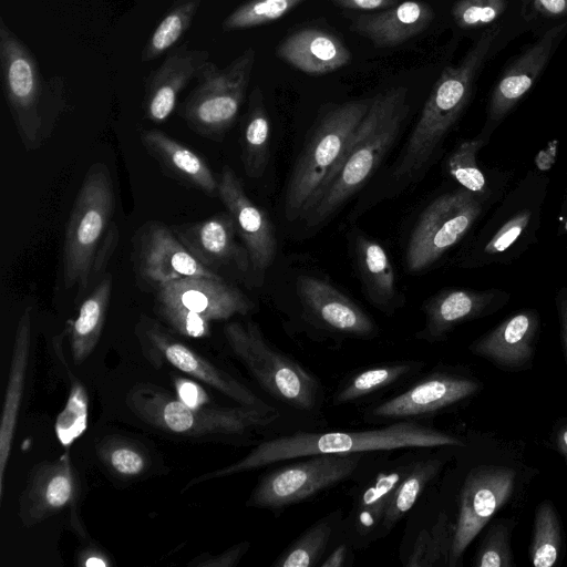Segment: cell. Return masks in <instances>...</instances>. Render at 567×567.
I'll use <instances>...</instances> for the list:
<instances>
[{
  "instance_id": "5",
  "label": "cell",
  "mask_w": 567,
  "mask_h": 567,
  "mask_svg": "<svg viewBox=\"0 0 567 567\" xmlns=\"http://www.w3.org/2000/svg\"><path fill=\"white\" fill-rule=\"evenodd\" d=\"M224 336L234 357L268 396L298 413L321 412L324 403L321 380L268 341L256 322H229L224 327Z\"/></svg>"
},
{
  "instance_id": "12",
  "label": "cell",
  "mask_w": 567,
  "mask_h": 567,
  "mask_svg": "<svg viewBox=\"0 0 567 567\" xmlns=\"http://www.w3.org/2000/svg\"><path fill=\"white\" fill-rule=\"evenodd\" d=\"M114 203L113 179L107 165L93 163L79 188L65 228L62 272L66 289L79 287L85 280L112 224Z\"/></svg>"
},
{
  "instance_id": "47",
  "label": "cell",
  "mask_w": 567,
  "mask_h": 567,
  "mask_svg": "<svg viewBox=\"0 0 567 567\" xmlns=\"http://www.w3.org/2000/svg\"><path fill=\"white\" fill-rule=\"evenodd\" d=\"M176 396L189 406H202L209 402L207 393L194 381L177 378L174 381Z\"/></svg>"
},
{
  "instance_id": "4",
  "label": "cell",
  "mask_w": 567,
  "mask_h": 567,
  "mask_svg": "<svg viewBox=\"0 0 567 567\" xmlns=\"http://www.w3.org/2000/svg\"><path fill=\"white\" fill-rule=\"evenodd\" d=\"M0 66L6 101L27 151L51 136L66 105L61 76L44 79L29 47L0 19Z\"/></svg>"
},
{
  "instance_id": "54",
  "label": "cell",
  "mask_w": 567,
  "mask_h": 567,
  "mask_svg": "<svg viewBox=\"0 0 567 567\" xmlns=\"http://www.w3.org/2000/svg\"><path fill=\"white\" fill-rule=\"evenodd\" d=\"M558 221H559L560 230L563 233L567 234V188L565 190V195H564L563 203L560 206Z\"/></svg>"
},
{
  "instance_id": "21",
  "label": "cell",
  "mask_w": 567,
  "mask_h": 567,
  "mask_svg": "<svg viewBox=\"0 0 567 567\" xmlns=\"http://www.w3.org/2000/svg\"><path fill=\"white\" fill-rule=\"evenodd\" d=\"M218 181V197L234 218L237 235L247 251L251 281L260 286L277 252L274 226L267 214L247 196L231 167L225 166Z\"/></svg>"
},
{
  "instance_id": "44",
  "label": "cell",
  "mask_w": 567,
  "mask_h": 567,
  "mask_svg": "<svg viewBox=\"0 0 567 567\" xmlns=\"http://www.w3.org/2000/svg\"><path fill=\"white\" fill-rule=\"evenodd\" d=\"M507 7V0H458L452 17L461 29H474L495 21Z\"/></svg>"
},
{
  "instance_id": "33",
  "label": "cell",
  "mask_w": 567,
  "mask_h": 567,
  "mask_svg": "<svg viewBox=\"0 0 567 567\" xmlns=\"http://www.w3.org/2000/svg\"><path fill=\"white\" fill-rule=\"evenodd\" d=\"M424 367L421 360H395L352 371L339 381L331 403L333 406L359 403L414 379Z\"/></svg>"
},
{
  "instance_id": "24",
  "label": "cell",
  "mask_w": 567,
  "mask_h": 567,
  "mask_svg": "<svg viewBox=\"0 0 567 567\" xmlns=\"http://www.w3.org/2000/svg\"><path fill=\"white\" fill-rule=\"evenodd\" d=\"M565 27L566 23H561L547 30L505 70L492 92L487 120L480 137L488 142L503 118L530 90L547 64Z\"/></svg>"
},
{
  "instance_id": "43",
  "label": "cell",
  "mask_w": 567,
  "mask_h": 567,
  "mask_svg": "<svg viewBox=\"0 0 567 567\" xmlns=\"http://www.w3.org/2000/svg\"><path fill=\"white\" fill-rule=\"evenodd\" d=\"M99 457L114 474L131 478L145 472L148 460L135 444L117 437L104 440L99 446Z\"/></svg>"
},
{
  "instance_id": "31",
  "label": "cell",
  "mask_w": 567,
  "mask_h": 567,
  "mask_svg": "<svg viewBox=\"0 0 567 567\" xmlns=\"http://www.w3.org/2000/svg\"><path fill=\"white\" fill-rule=\"evenodd\" d=\"M141 142L169 177L210 197H218L219 181L207 162L187 145L158 130L143 131Z\"/></svg>"
},
{
  "instance_id": "25",
  "label": "cell",
  "mask_w": 567,
  "mask_h": 567,
  "mask_svg": "<svg viewBox=\"0 0 567 567\" xmlns=\"http://www.w3.org/2000/svg\"><path fill=\"white\" fill-rule=\"evenodd\" d=\"M79 495V482L68 456L39 463L20 498L19 516L24 526L41 523L71 507Z\"/></svg>"
},
{
  "instance_id": "16",
  "label": "cell",
  "mask_w": 567,
  "mask_h": 567,
  "mask_svg": "<svg viewBox=\"0 0 567 567\" xmlns=\"http://www.w3.org/2000/svg\"><path fill=\"white\" fill-rule=\"evenodd\" d=\"M483 389L473 375L451 368H435L403 391L380 400L362 412L370 424L424 421L468 401Z\"/></svg>"
},
{
  "instance_id": "1",
  "label": "cell",
  "mask_w": 567,
  "mask_h": 567,
  "mask_svg": "<svg viewBox=\"0 0 567 567\" xmlns=\"http://www.w3.org/2000/svg\"><path fill=\"white\" fill-rule=\"evenodd\" d=\"M454 433L424 421H399L361 431H297L265 440L236 462L194 478L187 487L208 480L258 470L279 462L318 454L380 453L405 449L465 446Z\"/></svg>"
},
{
  "instance_id": "30",
  "label": "cell",
  "mask_w": 567,
  "mask_h": 567,
  "mask_svg": "<svg viewBox=\"0 0 567 567\" xmlns=\"http://www.w3.org/2000/svg\"><path fill=\"white\" fill-rule=\"evenodd\" d=\"M32 311L30 307L22 311L13 339L9 377L0 423V502L3 498L4 478L11 453L13 436L18 423L20 404L25 385L27 370L31 349Z\"/></svg>"
},
{
  "instance_id": "52",
  "label": "cell",
  "mask_w": 567,
  "mask_h": 567,
  "mask_svg": "<svg viewBox=\"0 0 567 567\" xmlns=\"http://www.w3.org/2000/svg\"><path fill=\"white\" fill-rule=\"evenodd\" d=\"M535 8L545 16L567 14V0H534Z\"/></svg>"
},
{
  "instance_id": "22",
  "label": "cell",
  "mask_w": 567,
  "mask_h": 567,
  "mask_svg": "<svg viewBox=\"0 0 567 567\" xmlns=\"http://www.w3.org/2000/svg\"><path fill=\"white\" fill-rule=\"evenodd\" d=\"M511 299L509 292L489 288H445L422 303L424 324L415 339L429 343L445 340L458 326L499 311Z\"/></svg>"
},
{
  "instance_id": "19",
  "label": "cell",
  "mask_w": 567,
  "mask_h": 567,
  "mask_svg": "<svg viewBox=\"0 0 567 567\" xmlns=\"http://www.w3.org/2000/svg\"><path fill=\"white\" fill-rule=\"evenodd\" d=\"M134 269L143 286L156 290L184 277H220L200 264L175 233L158 221L144 224L134 237Z\"/></svg>"
},
{
  "instance_id": "42",
  "label": "cell",
  "mask_w": 567,
  "mask_h": 567,
  "mask_svg": "<svg viewBox=\"0 0 567 567\" xmlns=\"http://www.w3.org/2000/svg\"><path fill=\"white\" fill-rule=\"evenodd\" d=\"M515 524L512 518H497L488 526L473 557L474 567L515 566L511 546Z\"/></svg>"
},
{
  "instance_id": "28",
  "label": "cell",
  "mask_w": 567,
  "mask_h": 567,
  "mask_svg": "<svg viewBox=\"0 0 567 567\" xmlns=\"http://www.w3.org/2000/svg\"><path fill=\"white\" fill-rule=\"evenodd\" d=\"M276 55L309 75L336 72L352 60L346 43L333 32L319 27H305L288 34L277 45Z\"/></svg>"
},
{
  "instance_id": "7",
  "label": "cell",
  "mask_w": 567,
  "mask_h": 567,
  "mask_svg": "<svg viewBox=\"0 0 567 567\" xmlns=\"http://www.w3.org/2000/svg\"><path fill=\"white\" fill-rule=\"evenodd\" d=\"M549 178L528 171L503 198L457 260L461 268L505 265L517 259L536 240Z\"/></svg>"
},
{
  "instance_id": "37",
  "label": "cell",
  "mask_w": 567,
  "mask_h": 567,
  "mask_svg": "<svg viewBox=\"0 0 567 567\" xmlns=\"http://www.w3.org/2000/svg\"><path fill=\"white\" fill-rule=\"evenodd\" d=\"M271 125L262 91L255 86L248 96L241 134V162L250 178L264 175L270 154Z\"/></svg>"
},
{
  "instance_id": "36",
  "label": "cell",
  "mask_w": 567,
  "mask_h": 567,
  "mask_svg": "<svg viewBox=\"0 0 567 567\" xmlns=\"http://www.w3.org/2000/svg\"><path fill=\"white\" fill-rule=\"evenodd\" d=\"M113 278L106 272L83 298L76 318L71 322L70 348L76 364H81L99 343L111 299Z\"/></svg>"
},
{
  "instance_id": "34",
  "label": "cell",
  "mask_w": 567,
  "mask_h": 567,
  "mask_svg": "<svg viewBox=\"0 0 567 567\" xmlns=\"http://www.w3.org/2000/svg\"><path fill=\"white\" fill-rule=\"evenodd\" d=\"M354 259L369 301L380 311L392 315L401 307L393 266L386 250L375 240L358 234Z\"/></svg>"
},
{
  "instance_id": "26",
  "label": "cell",
  "mask_w": 567,
  "mask_h": 567,
  "mask_svg": "<svg viewBox=\"0 0 567 567\" xmlns=\"http://www.w3.org/2000/svg\"><path fill=\"white\" fill-rule=\"evenodd\" d=\"M188 43L186 41L171 51L145 79L144 110L146 117L154 123H162L171 116L179 93L208 61V51L192 50Z\"/></svg>"
},
{
  "instance_id": "15",
  "label": "cell",
  "mask_w": 567,
  "mask_h": 567,
  "mask_svg": "<svg viewBox=\"0 0 567 567\" xmlns=\"http://www.w3.org/2000/svg\"><path fill=\"white\" fill-rule=\"evenodd\" d=\"M493 199L461 186L436 197L422 212L409 237L408 270L419 274L439 261L471 231Z\"/></svg>"
},
{
  "instance_id": "18",
  "label": "cell",
  "mask_w": 567,
  "mask_h": 567,
  "mask_svg": "<svg viewBox=\"0 0 567 567\" xmlns=\"http://www.w3.org/2000/svg\"><path fill=\"white\" fill-rule=\"evenodd\" d=\"M436 483L406 516L398 550L399 560L404 567H449L454 519Z\"/></svg>"
},
{
  "instance_id": "6",
  "label": "cell",
  "mask_w": 567,
  "mask_h": 567,
  "mask_svg": "<svg viewBox=\"0 0 567 567\" xmlns=\"http://www.w3.org/2000/svg\"><path fill=\"white\" fill-rule=\"evenodd\" d=\"M130 410L161 431L188 437H241L265 430L280 417L277 409L189 406L152 384H138L126 396Z\"/></svg>"
},
{
  "instance_id": "53",
  "label": "cell",
  "mask_w": 567,
  "mask_h": 567,
  "mask_svg": "<svg viewBox=\"0 0 567 567\" xmlns=\"http://www.w3.org/2000/svg\"><path fill=\"white\" fill-rule=\"evenodd\" d=\"M79 564L82 566H85V567H93V566H109L110 561L100 551H94L92 549H89V550H85L81 555Z\"/></svg>"
},
{
  "instance_id": "8",
  "label": "cell",
  "mask_w": 567,
  "mask_h": 567,
  "mask_svg": "<svg viewBox=\"0 0 567 567\" xmlns=\"http://www.w3.org/2000/svg\"><path fill=\"white\" fill-rule=\"evenodd\" d=\"M372 97L333 104L317 120L287 182L285 217L303 219L367 114Z\"/></svg>"
},
{
  "instance_id": "40",
  "label": "cell",
  "mask_w": 567,
  "mask_h": 567,
  "mask_svg": "<svg viewBox=\"0 0 567 567\" xmlns=\"http://www.w3.org/2000/svg\"><path fill=\"white\" fill-rule=\"evenodd\" d=\"M486 144L487 142L480 136L461 142L449 155L446 168L449 175L461 187L481 196L492 197L494 190L477 162V154Z\"/></svg>"
},
{
  "instance_id": "32",
  "label": "cell",
  "mask_w": 567,
  "mask_h": 567,
  "mask_svg": "<svg viewBox=\"0 0 567 567\" xmlns=\"http://www.w3.org/2000/svg\"><path fill=\"white\" fill-rule=\"evenodd\" d=\"M455 446L419 449L385 513L380 538L388 537L422 495L435 484L451 461Z\"/></svg>"
},
{
  "instance_id": "29",
  "label": "cell",
  "mask_w": 567,
  "mask_h": 567,
  "mask_svg": "<svg viewBox=\"0 0 567 567\" xmlns=\"http://www.w3.org/2000/svg\"><path fill=\"white\" fill-rule=\"evenodd\" d=\"M174 233L205 267L213 270L234 262L241 271L249 270L247 251L236 241V225L228 212L178 226Z\"/></svg>"
},
{
  "instance_id": "27",
  "label": "cell",
  "mask_w": 567,
  "mask_h": 567,
  "mask_svg": "<svg viewBox=\"0 0 567 567\" xmlns=\"http://www.w3.org/2000/svg\"><path fill=\"white\" fill-rule=\"evenodd\" d=\"M433 20L434 10L429 3L404 0L384 10L352 17L349 29L377 49H391L424 32Z\"/></svg>"
},
{
  "instance_id": "3",
  "label": "cell",
  "mask_w": 567,
  "mask_h": 567,
  "mask_svg": "<svg viewBox=\"0 0 567 567\" xmlns=\"http://www.w3.org/2000/svg\"><path fill=\"white\" fill-rule=\"evenodd\" d=\"M501 28L487 29L456 65L444 68L392 172L395 182L420 176L468 104L475 78Z\"/></svg>"
},
{
  "instance_id": "13",
  "label": "cell",
  "mask_w": 567,
  "mask_h": 567,
  "mask_svg": "<svg viewBox=\"0 0 567 567\" xmlns=\"http://www.w3.org/2000/svg\"><path fill=\"white\" fill-rule=\"evenodd\" d=\"M419 449L373 453L352 478L350 509L341 524V539L355 550L381 540L385 513ZM395 452V451H394Z\"/></svg>"
},
{
  "instance_id": "2",
  "label": "cell",
  "mask_w": 567,
  "mask_h": 567,
  "mask_svg": "<svg viewBox=\"0 0 567 567\" xmlns=\"http://www.w3.org/2000/svg\"><path fill=\"white\" fill-rule=\"evenodd\" d=\"M408 89L395 86L373 96L370 109L305 216L307 226L327 221L378 169L409 114Z\"/></svg>"
},
{
  "instance_id": "20",
  "label": "cell",
  "mask_w": 567,
  "mask_h": 567,
  "mask_svg": "<svg viewBox=\"0 0 567 567\" xmlns=\"http://www.w3.org/2000/svg\"><path fill=\"white\" fill-rule=\"evenodd\" d=\"M137 333L171 365L217 390L237 404L267 410L276 409L239 380L174 339L155 320L142 316Z\"/></svg>"
},
{
  "instance_id": "10",
  "label": "cell",
  "mask_w": 567,
  "mask_h": 567,
  "mask_svg": "<svg viewBox=\"0 0 567 567\" xmlns=\"http://www.w3.org/2000/svg\"><path fill=\"white\" fill-rule=\"evenodd\" d=\"M254 302L223 277H184L161 286L155 311L176 332L189 338L210 334V323L246 316Z\"/></svg>"
},
{
  "instance_id": "45",
  "label": "cell",
  "mask_w": 567,
  "mask_h": 567,
  "mask_svg": "<svg viewBox=\"0 0 567 567\" xmlns=\"http://www.w3.org/2000/svg\"><path fill=\"white\" fill-rule=\"evenodd\" d=\"M118 236L117 226L115 224H111L105 237L95 252L85 280L76 289V300L83 299L104 277L107 262L117 246Z\"/></svg>"
},
{
  "instance_id": "23",
  "label": "cell",
  "mask_w": 567,
  "mask_h": 567,
  "mask_svg": "<svg viewBox=\"0 0 567 567\" xmlns=\"http://www.w3.org/2000/svg\"><path fill=\"white\" fill-rule=\"evenodd\" d=\"M539 332V312L522 309L475 339L468 351L503 371H527L534 364Z\"/></svg>"
},
{
  "instance_id": "50",
  "label": "cell",
  "mask_w": 567,
  "mask_h": 567,
  "mask_svg": "<svg viewBox=\"0 0 567 567\" xmlns=\"http://www.w3.org/2000/svg\"><path fill=\"white\" fill-rule=\"evenodd\" d=\"M555 306L559 324L560 340L567 363V288H561L555 297Z\"/></svg>"
},
{
  "instance_id": "11",
  "label": "cell",
  "mask_w": 567,
  "mask_h": 567,
  "mask_svg": "<svg viewBox=\"0 0 567 567\" xmlns=\"http://www.w3.org/2000/svg\"><path fill=\"white\" fill-rule=\"evenodd\" d=\"M371 454H318L290 460L262 474L246 504L281 512L352 480Z\"/></svg>"
},
{
  "instance_id": "48",
  "label": "cell",
  "mask_w": 567,
  "mask_h": 567,
  "mask_svg": "<svg viewBox=\"0 0 567 567\" xmlns=\"http://www.w3.org/2000/svg\"><path fill=\"white\" fill-rule=\"evenodd\" d=\"M355 551L348 542L339 539L324 556L319 567H350L353 565Z\"/></svg>"
},
{
  "instance_id": "39",
  "label": "cell",
  "mask_w": 567,
  "mask_h": 567,
  "mask_svg": "<svg viewBox=\"0 0 567 567\" xmlns=\"http://www.w3.org/2000/svg\"><path fill=\"white\" fill-rule=\"evenodd\" d=\"M199 6L200 0H175L145 43L141 61H153L175 45L189 29Z\"/></svg>"
},
{
  "instance_id": "35",
  "label": "cell",
  "mask_w": 567,
  "mask_h": 567,
  "mask_svg": "<svg viewBox=\"0 0 567 567\" xmlns=\"http://www.w3.org/2000/svg\"><path fill=\"white\" fill-rule=\"evenodd\" d=\"M343 508H337L317 519L288 545L271 567H317L331 547L341 539Z\"/></svg>"
},
{
  "instance_id": "38",
  "label": "cell",
  "mask_w": 567,
  "mask_h": 567,
  "mask_svg": "<svg viewBox=\"0 0 567 567\" xmlns=\"http://www.w3.org/2000/svg\"><path fill=\"white\" fill-rule=\"evenodd\" d=\"M564 537L559 514L550 499L542 501L536 509L528 547V558L535 567H553L563 549Z\"/></svg>"
},
{
  "instance_id": "9",
  "label": "cell",
  "mask_w": 567,
  "mask_h": 567,
  "mask_svg": "<svg viewBox=\"0 0 567 567\" xmlns=\"http://www.w3.org/2000/svg\"><path fill=\"white\" fill-rule=\"evenodd\" d=\"M255 62V49L247 48L225 68L210 61L203 64L196 86L177 109L193 132L217 142L224 138L238 117Z\"/></svg>"
},
{
  "instance_id": "41",
  "label": "cell",
  "mask_w": 567,
  "mask_h": 567,
  "mask_svg": "<svg viewBox=\"0 0 567 567\" xmlns=\"http://www.w3.org/2000/svg\"><path fill=\"white\" fill-rule=\"evenodd\" d=\"M306 0H247L221 23L224 31L256 28L282 19Z\"/></svg>"
},
{
  "instance_id": "49",
  "label": "cell",
  "mask_w": 567,
  "mask_h": 567,
  "mask_svg": "<svg viewBox=\"0 0 567 567\" xmlns=\"http://www.w3.org/2000/svg\"><path fill=\"white\" fill-rule=\"evenodd\" d=\"M339 8L354 11H380L384 10L399 0H324Z\"/></svg>"
},
{
  "instance_id": "14",
  "label": "cell",
  "mask_w": 567,
  "mask_h": 567,
  "mask_svg": "<svg viewBox=\"0 0 567 567\" xmlns=\"http://www.w3.org/2000/svg\"><path fill=\"white\" fill-rule=\"evenodd\" d=\"M517 471L498 464H477L465 471L456 491L441 497L454 519V535L449 567H458L467 547L492 517L513 496Z\"/></svg>"
},
{
  "instance_id": "51",
  "label": "cell",
  "mask_w": 567,
  "mask_h": 567,
  "mask_svg": "<svg viewBox=\"0 0 567 567\" xmlns=\"http://www.w3.org/2000/svg\"><path fill=\"white\" fill-rule=\"evenodd\" d=\"M551 443L567 464V419L558 420L551 432Z\"/></svg>"
},
{
  "instance_id": "17",
  "label": "cell",
  "mask_w": 567,
  "mask_h": 567,
  "mask_svg": "<svg viewBox=\"0 0 567 567\" xmlns=\"http://www.w3.org/2000/svg\"><path fill=\"white\" fill-rule=\"evenodd\" d=\"M297 295L301 318L316 337L337 341L378 337L379 327L369 313L327 280L300 276Z\"/></svg>"
},
{
  "instance_id": "46",
  "label": "cell",
  "mask_w": 567,
  "mask_h": 567,
  "mask_svg": "<svg viewBox=\"0 0 567 567\" xmlns=\"http://www.w3.org/2000/svg\"><path fill=\"white\" fill-rule=\"evenodd\" d=\"M250 543L247 540L240 542L226 550L216 554H204L195 557L188 563V566L193 567H235L241 560V558L249 550Z\"/></svg>"
}]
</instances>
